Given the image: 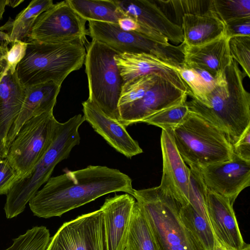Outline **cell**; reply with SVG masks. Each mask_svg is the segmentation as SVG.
Wrapping results in <instances>:
<instances>
[{
    "mask_svg": "<svg viewBox=\"0 0 250 250\" xmlns=\"http://www.w3.org/2000/svg\"><path fill=\"white\" fill-rule=\"evenodd\" d=\"M233 205L228 198L207 188L206 209L215 239L229 250H243L250 245L243 239Z\"/></svg>",
    "mask_w": 250,
    "mask_h": 250,
    "instance_id": "cell-15",
    "label": "cell"
},
{
    "mask_svg": "<svg viewBox=\"0 0 250 250\" xmlns=\"http://www.w3.org/2000/svg\"><path fill=\"white\" fill-rule=\"evenodd\" d=\"M88 35L119 54L145 53L156 57L174 68L184 62L183 44L166 45L137 32L122 29L117 23L89 21Z\"/></svg>",
    "mask_w": 250,
    "mask_h": 250,
    "instance_id": "cell-8",
    "label": "cell"
},
{
    "mask_svg": "<svg viewBox=\"0 0 250 250\" xmlns=\"http://www.w3.org/2000/svg\"><path fill=\"white\" fill-rule=\"evenodd\" d=\"M23 0H7V5L14 8L23 2Z\"/></svg>",
    "mask_w": 250,
    "mask_h": 250,
    "instance_id": "cell-42",
    "label": "cell"
},
{
    "mask_svg": "<svg viewBox=\"0 0 250 250\" xmlns=\"http://www.w3.org/2000/svg\"><path fill=\"white\" fill-rule=\"evenodd\" d=\"M86 21L71 7L67 0L54 4L36 19L29 40L49 43H68L86 40Z\"/></svg>",
    "mask_w": 250,
    "mask_h": 250,
    "instance_id": "cell-10",
    "label": "cell"
},
{
    "mask_svg": "<svg viewBox=\"0 0 250 250\" xmlns=\"http://www.w3.org/2000/svg\"><path fill=\"white\" fill-rule=\"evenodd\" d=\"M126 16L133 19L139 28L137 32L164 44L169 41L178 44L183 42L181 25L170 20L155 0H114Z\"/></svg>",
    "mask_w": 250,
    "mask_h": 250,
    "instance_id": "cell-12",
    "label": "cell"
},
{
    "mask_svg": "<svg viewBox=\"0 0 250 250\" xmlns=\"http://www.w3.org/2000/svg\"><path fill=\"white\" fill-rule=\"evenodd\" d=\"M6 154L4 146L0 140V157H6Z\"/></svg>",
    "mask_w": 250,
    "mask_h": 250,
    "instance_id": "cell-47",
    "label": "cell"
},
{
    "mask_svg": "<svg viewBox=\"0 0 250 250\" xmlns=\"http://www.w3.org/2000/svg\"><path fill=\"white\" fill-rule=\"evenodd\" d=\"M229 39L225 35L199 46L184 44V67L205 70L219 82L225 80L226 69L232 60Z\"/></svg>",
    "mask_w": 250,
    "mask_h": 250,
    "instance_id": "cell-20",
    "label": "cell"
},
{
    "mask_svg": "<svg viewBox=\"0 0 250 250\" xmlns=\"http://www.w3.org/2000/svg\"><path fill=\"white\" fill-rule=\"evenodd\" d=\"M250 250V249H249V250Z\"/></svg>",
    "mask_w": 250,
    "mask_h": 250,
    "instance_id": "cell-48",
    "label": "cell"
},
{
    "mask_svg": "<svg viewBox=\"0 0 250 250\" xmlns=\"http://www.w3.org/2000/svg\"><path fill=\"white\" fill-rule=\"evenodd\" d=\"M118 24L122 29L127 31L137 32L139 28L137 22L128 16L120 19Z\"/></svg>",
    "mask_w": 250,
    "mask_h": 250,
    "instance_id": "cell-40",
    "label": "cell"
},
{
    "mask_svg": "<svg viewBox=\"0 0 250 250\" xmlns=\"http://www.w3.org/2000/svg\"><path fill=\"white\" fill-rule=\"evenodd\" d=\"M229 48L231 58L242 68L250 78V36H236L229 39Z\"/></svg>",
    "mask_w": 250,
    "mask_h": 250,
    "instance_id": "cell-34",
    "label": "cell"
},
{
    "mask_svg": "<svg viewBox=\"0 0 250 250\" xmlns=\"http://www.w3.org/2000/svg\"><path fill=\"white\" fill-rule=\"evenodd\" d=\"M158 77L155 75H146L134 78L124 83L118 107L142 98L155 84Z\"/></svg>",
    "mask_w": 250,
    "mask_h": 250,
    "instance_id": "cell-31",
    "label": "cell"
},
{
    "mask_svg": "<svg viewBox=\"0 0 250 250\" xmlns=\"http://www.w3.org/2000/svg\"><path fill=\"white\" fill-rule=\"evenodd\" d=\"M73 9L86 21L118 24L126 16L113 0H67Z\"/></svg>",
    "mask_w": 250,
    "mask_h": 250,
    "instance_id": "cell-25",
    "label": "cell"
},
{
    "mask_svg": "<svg viewBox=\"0 0 250 250\" xmlns=\"http://www.w3.org/2000/svg\"><path fill=\"white\" fill-rule=\"evenodd\" d=\"M212 9L225 23L250 17V0H212Z\"/></svg>",
    "mask_w": 250,
    "mask_h": 250,
    "instance_id": "cell-32",
    "label": "cell"
},
{
    "mask_svg": "<svg viewBox=\"0 0 250 250\" xmlns=\"http://www.w3.org/2000/svg\"><path fill=\"white\" fill-rule=\"evenodd\" d=\"M24 96L25 88L16 72L12 73L6 68L0 83V140L5 152L7 135L21 111Z\"/></svg>",
    "mask_w": 250,
    "mask_h": 250,
    "instance_id": "cell-23",
    "label": "cell"
},
{
    "mask_svg": "<svg viewBox=\"0 0 250 250\" xmlns=\"http://www.w3.org/2000/svg\"><path fill=\"white\" fill-rule=\"evenodd\" d=\"M54 4L52 0H33L15 20L0 27V38L6 44L27 38L39 16Z\"/></svg>",
    "mask_w": 250,
    "mask_h": 250,
    "instance_id": "cell-24",
    "label": "cell"
},
{
    "mask_svg": "<svg viewBox=\"0 0 250 250\" xmlns=\"http://www.w3.org/2000/svg\"><path fill=\"white\" fill-rule=\"evenodd\" d=\"M84 121L83 115L79 114L64 123L58 122L47 150L27 175L15 180L6 194L4 209L7 219L24 211L27 203L50 178L57 165L67 159L74 147L80 144L79 129Z\"/></svg>",
    "mask_w": 250,
    "mask_h": 250,
    "instance_id": "cell-4",
    "label": "cell"
},
{
    "mask_svg": "<svg viewBox=\"0 0 250 250\" xmlns=\"http://www.w3.org/2000/svg\"><path fill=\"white\" fill-rule=\"evenodd\" d=\"M18 178L16 170L6 157H0V195H6Z\"/></svg>",
    "mask_w": 250,
    "mask_h": 250,
    "instance_id": "cell-37",
    "label": "cell"
},
{
    "mask_svg": "<svg viewBox=\"0 0 250 250\" xmlns=\"http://www.w3.org/2000/svg\"><path fill=\"white\" fill-rule=\"evenodd\" d=\"M186 102L161 110L142 123L159 127L163 130H172L185 121L189 112Z\"/></svg>",
    "mask_w": 250,
    "mask_h": 250,
    "instance_id": "cell-28",
    "label": "cell"
},
{
    "mask_svg": "<svg viewBox=\"0 0 250 250\" xmlns=\"http://www.w3.org/2000/svg\"><path fill=\"white\" fill-rule=\"evenodd\" d=\"M62 84L50 82L25 88V96L21 111L7 135L5 150L21 127L30 118L53 110Z\"/></svg>",
    "mask_w": 250,
    "mask_h": 250,
    "instance_id": "cell-21",
    "label": "cell"
},
{
    "mask_svg": "<svg viewBox=\"0 0 250 250\" xmlns=\"http://www.w3.org/2000/svg\"><path fill=\"white\" fill-rule=\"evenodd\" d=\"M124 250H158L149 226L136 202Z\"/></svg>",
    "mask_w": 250,
    "mask_h": 250,
    "instance_id": "cell-26",
    "label": "cell"
},
{
    "mask_svg": "<svg viewBox=\"0 0 250 250\" xmlns=\"http://www.w3.org/2000/svg\"><path fill=\"white\" fill-rule=\"evenodd\" d=\"M157 3L172 9L176 21L181 23L185 14H202L211 8L212 0H157Z\"/></svg>",
    "mask_w": 250,
    "mask_h": 250,
    "instance_id": "cell-33",
    "label": "cell"
},
{
    "mask_svg": "<svg viewBox=\"0 0 250 250\" xmlns=\"http://www.w3.org/2000/svg\"><path fill=\"white\" fill-rule=\"evenodd\" d=\"M192 68L194 69V70L199 74V75L203 79V80L204 81V82L208 88L210 92L215 87L217 84L218 83H220L207 71L198 68Z\"/></svg>",
    "mask_w": 250,
    "mask_h": 250,
    "instance_id": "cell-41",
    "label": "cell"
},
{
    "mask_svg": "<svg viewBox=\"0 0 250 250\" xmlns=\"http://www.w3.org/2000/svg\"><path fill=\"white\" fill-rule=\"evenodd\" d=\"M86 50L84 63L88 84L87 100L119 121L118 103L124 84L115 60L119 53L93 39Z\"/></svg>",
    "mask_w": 250,
    "mask_h": 250,
    "instance_id": "cell-7",
    "label": "cell"
},
{
    "mask_svg": "<svg viewBox=\"0 0 250 250\" xmlns=\"http://www.w3.org/2000/svg\"><path fill=\"white\" fill-rule=\"evenodd\" d=\"M8 50V48H5L0 45V62L4 61V57Z\"/></svg>",
    "mask_w": 250,
    "mask_h": 250,
    "instance_id": "cell-46",
    "label": "cell"
},
{
    "mask_svg": "<svg viewBox=\"0 0 250 250\" xmlns=\"http://www.w3.org/2000/svg\"><path fill=\"white\" fill-rule=\"evenodd\" d=\"M181 24L186 46L203 45L225 35V23L212 6L204 14L184 15Z\"/></svg>",
    "mask_w": 250,
    "mask_h": 250,
    "instance_id": "cell-22",
    "label": "cell"
},
{
    "mask_svg": "<svg viewBox=\"0 0 250 250\" xmlns=\"http://www.w3.org/2000/svg\"><path fill=\"white\" fill-rule=\"evenodd\" d=\"M51 238L44 226H36L13 240V244L4 250H46Z\"/></svg>",
    "mask_w": 250,
    "mask_h": 250,
    "instance_id": "cell-29",
    "label": "cell"
},
{
    "mask_svg": "<svg viewBox=\"0 0 250 250\" xmlns=\"http://www.w3.org/2000/svg\"><path fill=\"white\" fill-rule=\"evenodd\" d=\"M58 122L51 110L30 118L21 127L6 157L16 170L17 179L27 175L47 150Z\"/></svg>",
    "mask_w": 250,
    "mask_h": 250,
    "instance_id": "cell-9",
    "label": "cell"
},
{
    "mask_svg": "<svg viewBox=\"0 0 250 250\" xmlns=\"http://www.w3.org/2000/svg\"><path fill=\"white\" fill-rule=\"evenodd\" d=\"M171 133L179 154L189 167L200 169L229 160L233 156L232 145L225 134L192 112Z\"/></svg>",
    "mask_w": 250,
    "mask_h": 250,
    "instance_id": "cell-6",
    "label": "cell"
},
{
    "mask_svg": "<svg viewBox=\"0 0 250 250\" xmlns=\"http://www.w3.org/2000/svg\"><path fill=\"white\" fill-rule=\"evenodd\" d=\"M187 93L158 77L155 84L141 99L118 107L119 122L125 127L142 123L151 115L187 101Z\"/></svg>",
    "mask_w": 250,
    "mask_h": 250,
    "instance_id": "cell-13",
    "label": "cell"
},
{
    "mask_svg": "<svg viewBox=\"0 0 250 250\" xmlns=\"http://www.w3.org/2000/svg\"><path fill=\"white\" fill-rule=\"evenodd\" d=\"M181 212L185 222L205 250H213L218 241L215 238L209 222L201 216L188 203L182 205Z\"/></svg>",
    "mask_w": 250,
    "mask_h": 250,
    "instance_id": "cell-27",
    "label": "cell"
},
{
    "mask_svg": "<svg viewBox=\"0 0 250 250\" xmlns=\"http://www.w3.org/2000/svg\"><path fill=\"white\" fill-rule=\"evenodd\" d=\"M135 203L132 196L125 193L106 198L101 207L108 250H124Z\"/></svg>",
    "mask_w": 250,
    "mask_h": 250,
    "instance_id": "cell-19",
    "label": "cell"
},
{
    "mask_svg": "<svg viewBox=\"0 0 250 250\" xmlns=\"http://www.w3.org/2000/svg\"><path fill=\"white\" fill-rule=\"evenodd\" d=\"M124 83L146 75L162 78L188 96L191 93L176 70L156 57L145 53L118 54L115 57Z\"/></svg>",
    "mask_w": 250,
    "mask_h": 250,
    "instance_id": "cell-17",
    "label": "cell"
},
{
    "mask_svg": "<svg viewBox=\"0 0 250 250\" xmlns=\"http://www.w3.org/2000/svg\"><path fill=\"white\" fill-rule=\"evenodd\" d=\"M27 43L23 41H16L8 49L4 57V61L6 64V68L12 73L16 72L19 63L24 57L27 48Z\"/></svg>",
    "mask_w": 250,
    "mask_h": 250,
    "instance_id": "cell-36",
    "label": "cell"
},
{
    "mask_svg": "<svg viewBox=\"0 0 250 250\" xmlns=\"http://www.w3.org/2000/svg\"><path fill=\"white\" fill-rule=\"evenodd\" d=\"M200 171L207 188L233 205L240 192L250 186V162L234 153L231 159L200 168Z\"/></svg>",
    "mask_w": 250,
    "mask_h": 250,
    "instance_id": "cell-14",
    "label": "cell"
},
{
    "mask_svg": "<svg viewBox=\"0 0 250 250\" xmlns=\"http://www.w3.org/2000/svg\"><path fill=\"white\" fill-rule=\"evenodd\" d=\"M191 92L189 96L206 105L210 91L201 77L192 68L184 67L176 70Z\"/></svg>",
    "mask_w": 250,
    "mask_h": 250,
    "instance_id": "cell-35",
    "label": "cell"
},
{
    "mask_svg": "<svg viewBox=\"0 0 250 250\" xmlns=\"http://www.w3.org/2000/svg\"><path fill=\"white\" fill-rule=\"evenodd\" d=\"M163 173L159 186L164 191L182 205L188 202L189 168L174 144L171 130H163L161 135Z\"/></svg>",
    "mask_w": 250,
    "mask_h": 250,
    "instance_id": "cell-16",
    "label": "cell"
},
{
    "mask_svg": "<svg viewBox=\"0 0 250 250\" xmlns=\"http://www.w3.org/2000/svg\"><path fill=\"white\" fill-rule=\"evenodd\" d=\"M246 77L232 59L226 71V80L218 83L204 105L194 98L186 101L189 111L216 126L233 145L250 126V94L243 81Z\"/></svg>",
    "mask_w": 250,
    "mask_h": 250,
    "instance_id": "cell-2",
    "label": "cell"
},
{
    "mask_svg": "<svg viewBox=\"0 0 250 250\" xmlns=\"http://www.w3.org/2000/svg\"><path fill=\"white\" fill-rule=\"evenodd\" d=\"M132 180L120 170L88 166L50 177L29 202L33 214L40 218L61 216L107 194L133 195Z\"/></svg>",
    "mask_w": 250,
    "mask_h": 250,
    "instance_id": "cell-1",
    "label": "cell"
},
{
    "mask_svg": "<svg viewBox=\"0 0 250 250\" xmlns=\"http://www.w3.org/2000/svg\"><path fill=\"white\" fill-rule=\"evenodd\" d=\"M46 250H108L102 210L63 224L51 238Z\"/></svg>",
    "mask_w": 250,
    "mask_h": 250,
    "instance_id": "cell-11",
    "label": "cell"
},
{
    "mask_svg": "<svg viewBox=\"0 0 250 250\" xmlns=\"http://www.w3.org/2000/svg\"><path fill=\"white\" fill-rule=\"evenodd\" d=\"M7 5V0H0V21L2 19L5 11V7Z\"/></svg>",
    "mask_w": 250,
    "mask_h": 250,
    "instance_id": "cell-43",
    "label": "cell"
},
{
    "mask_svg": "<svg viewBox=\"0 0 250 250\" xmlns=\"http://www.w3.org/2000/svg\"><path fill=\"white\" fill-rule=\"evenodd\" d=\"M189 168L188 203L206 220H208L206 206L207 187L203 180L200 169L194 167Z\"/></svg>",
    "mask_w": 250,
    "mask_h": 250,
    "instance_id": "cell-30",
    "label": "cell"
},
{
    "mask_svg": "<svg viewBox=\"0 0 250 250\" xmlns=\"http://www.w3.org/2000/svg\"><path fill=\"white\" fill-rule=\"evenodd\" d=\"M233 153L241 159L250 162V126L232 145Z\"/></svg>",
    "mask_w": 250,
    "mask_h": 250,
    "instance_id": "cell-39",
    "label": "cell"
},
{
    "mask_svg": "<svg viewBox=\"0 0 250 250\" xmlns=\"http://www.w3.org/2000/svg\"><path fill=\"white\" fill-rule=\"evenodd\" d=\"M82 105L85 121L116 151L128 158L143 152L138 143L119 121L106 114L88 100L83 102Z\"/></svg>",
    "mask_w": 250,
    "mask_h": 250,
    "instance_id": "cell-18",
    "label": "cell"
},
{
    "mask_svg": "<svg viewBox=\"0 0 250 250\" xmlns=\"http://www.w3.org/2000/svg\"><path fill=\"white\" fill-rule=\"evenodd\" d=\"M6 68V64L4 61L0 62V83Z\"/></svg>",
    "mask_w": 250,
    "mask_h": 250,
    "instance_id": "cell-45",
    "label": "cell"
},
{
    "mask_svg": "<svg viewBox=\"0 0 250 250\" xmlns=\"http://www.w3.org/2000/svg\"><path fill=\"white\" fill-rule=\"evenodd\" d=\"M250 249V246L243 250H248V249ZM213 250H229V249L227 248L226 247H225V246H224L223 245L221 244L220 243L217 242L215 245Z\"/></svg>",
    "mask_w": 250,
    "mask_h": 250,
    "instance_id": "cell-44",
    "label": "cell"
},
{
    "mask_svg": "<svg viewBox=\"0 0 250 250\" xmlns=\"http://www.w3.org/2000/svg\"><path fill=\"white\" fill-rule=\"evenodd\" d=\"M225 35L230 38L236 36H250V17L231 21L225 23Z\"/></svg>",
    "mask_w": 250,
    "mask_h": 250,
    "instance_id": "cell-38",
    "label": "cell"
},
{
    "mask_svg": "<svg viewBox=\"0 0 250 250\" xmlns=\"http://www.w3.org/2000/svg\"><path fill=\"white\" fill-rule=\"evenodd\" d=\"M143 212L158 250H206L185 222L181 203L160 188L135 189L132 195Z\"/></svg>",
    "mask_w": 250,
    "mask_h": 250,
    "instance_id": "cell-3",
    "label": "cell"
},
{
    "mask_svg": "<svg viewBox=\"0 0 250 250\" xmlns=\"http://www.w3.org/2000/svg\"><path fill=\"white\" fill-rule=\"evenodd\" d=\"M25 54L16 72L24 88L53 82L62 84L72 72L80 69L86 55L85 43H49L28 40Z\"/></svg>",
    "mask_w": 250,
    "mask_h": 250,
    "instance_id": "cell-5",
    "label": "cell"
}]
</instances>
